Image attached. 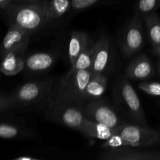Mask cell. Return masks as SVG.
Listing matches in <instances>:
<instances>
[{
	"label": "cell",
	"instance_id": "20",
	"mask_svg": "<svg viewBox=\"0 0 160 160\" xmlns=\"http://www.w3.org/2000/svg\"><path fill=\"white\" fill-rule=\"evenodd\" d=\"M135 0H72V11L81 12L92 7L111 6L120 7L124 6Z\"/></svg>",
	"mask_w": 160,
	"mask_h": 160
},
{
	"label": "cell",
	"instance_id": "16",
	"mask_svg": "<svg viewBox=\"0 0 160 160\" xmlns=\"http://www.w3.org/2000/svg\"><path fill=\"white\" fill-rule=\"evenodd\" d=\"M111 39L106 34H101L98 38V47L95 52L92 72L106 73L111 59Z\"/></svg>",
	"mask_w": 160,
	"mask_h": 160
},
{
	"label": "cell",
	"instance_id": "11",
	"mask_svg": "<svg viewBox=\"0 0 160 160\" xmlns=\"http://www.w3.org/2000/svg\"><path fill=\"white\" fill-rule=\"evenodd\" d=\"M71 11L72 0H47L45 22L42 31L57 28Z\"/></svg>",
	"mask_w": 160,
	"mask_h": 160
},
{
	"label": "cell",
	"instance_id": "19",
	"mask_svg": "<svg viewBox=\"0 0 160 160\" xmlns=\"http://www.w3.org/2000/svg\"><path fill=\"white\" fill-rule=\"evenodd\" d=\"M117 130L111 128L103 123L92 121L87 119L80 133L84 136L90 138H96L106 141L113 134H116Z\"/></svg>",
	"mask_w": 160,
	"mask_h": 160
},
{
	"label": "cell",
	"instance_id": "31",
	"mask_svg": "<svg viewBox=\"0 0 160 160\" xmlns=\"http://www.w3.org/2000/svg\"><path fill=\"white\" fill-rule=\"evenodd\" d=\"M157 70L158 73H159V74L160 75V60L157 62Z\"/></svg>",
	"mask_w": 160,
	"mask_h": 160
},
{
	"label": "cell",
	"instance_id": "6",
	"mask_svg": "<svg viewBox=\"0 0 160 160\" xmlns=\"http://www.w3.org/2000/svg\"><path fill=\"white\" fill-rule=\"evenodd\" d=\"M116 133L126 141L128 146L139 148L160 145V131L147 125L124 122Z\"/></svg>",
	"mask_w": 160,
	"mask_h": 160
},
{
	"label": "cell",
	"instance_id": "27",
	"mask_svg": "<svg viewBox=\"0 0 160 160\" xmlns=\"http://www.w3.org/2000/svg\"><path fill=\"white\" fill-rule=\"evenodd\" d=\"M13 0H0V9L2 12H4L9 9V6L12 4Z\"/></svg>",
	"mask_w": 160,
	"mask_h": 160
},
{
	"label": "cell",
	"instance_id": "29",
	"mask_svg": "<svg viewBox=\"0 0 160 160\" xmlns=\"http://www.w3.org/2000/svg\"><path fill=\"white\" fill-rule=\"evenodd\" d=\"M152 53L160 57V45H158V46L152 47Z\"/></svg>",
	"mask_w": 160,
	"mask_h": 160
},
{
	"label": "cell",
	"instance_id": "32",
	"mask_svg": "<svg viewBox=\"0 0 160 160\" xmlns=\"http://www.w3.org/2000/svg\"><path fill=\"white\" fill-rule=\"evenodd\" d=\"M159 131H160V129H159Z\"/></svg>",
	"mask_w": 160,
	"mask_h": 160
},
{
	"label": "cell",
	"instance_id": "13",
	"mask_svg": "<svg viewBox=\"0 0 160 160\" xmlns=\"http://www.w3.org/2000/svg\"><path fill=\"white\" fill-rule=\"evenodd\" d=\"M31 35L32 34L30 32L16 25H9V29L5 34L2 42L0 51L1 58L12 50L28 45Z\"/></svg>",
	"mask_w": 160,
	"mask_h": 160
},
{
	"label": "cell",
	"instance_id": "5",
	"mask_svg": "<svg viewBox=\"0 0 160 160\" xmlns=\"http://www.w3.org/2000/svg\"><path fill=\"white\" fill-rule=\"evenodd\" d=\"M92 70L70 68L56 84L53 95L67 101L84 106L86 102L85 89L92 77Z\"/></svg>",
	"mask_w": 160,
	"mask_h": 160
},
{
	"label": "cell",
	"instance_id": "2",
	"mask_svg": "<svg viewBox=\"0 0 160 160\" xmlns=\"http://www.w3.org/2000/svg\"><path fill=\"white\" fill-rule=\"evenodd\" d=\"M47 0L36 2H13L3 12L9 25H16L31 34L42 31L46 12Z\"/></svg>",
	"mask_w": 160,
	"mask_h": 160
},
{
	"label": "cell",
	"instance_id": "4",
	"mask_svg": "<svg viewBox=\"0 0 160 160\" xmlns=\"http://www.w3.org/2000/svg\"><path fill=\"white\" fill-rule=\"evenodd\" d=\"M82 107L53 95L44 112L49 121L80 132L87 120Z\"/></svg>",
	"mask_w": 160,
	"mask_h": 160
},
{
	"label": "cell",
	"instance_id": "30",
	"mask_svg": "<svg viewBox=\"0 0 160 160\" xmlns=\"http://www.w3.org/2000/svg\"><path fill=\"white\" fill-rule=\"evenodd\" d=\"M42 0H13L16 2H40Z\"/></svg>",
	"mask_w": 160,
	"mask_h": 160
},
{
	"label": "cell",
	"instance_id": "22",
	"mask_svg": "<svg viewBox=\"0 0 160 160\" xmlns=\"http://www.w3.org/2000/svg\"><path fill=\"white\" fill-rule=\"evenodd\" d=\"M152 46L160 45V16L156 12L142 16Z\"/></svg>",
	"mask_w": 160,
	"mask_h": 160
},
{
	"label": "cell",
	"instance_id": "1",
	"mask_svg": "<svg viewBox=\"0 0 160 160\" xmlns=\"http://www.w3.org/2000/svg\"><path fill=\"white\" fill-rule=\"evenodd\" d=\"M55 79L46 77L28 81L9 93V112H32L45 110L54 92Z\"/></svg>",
	"mask_w": 160,
	"mask_h": 160
},
{
	"label": "cell",
	"instance_id": "12",
	"mask_svg": "<svg viewBox=\"0 0 160 160\" xmlns=\"http://www.w3.org/2000/svg\"><path fill=\"white\" fill-rule=\"evenodd\" d=\"M156 74L154 65L146 54L135 56L125 70L124 76L131 81H146Z\"/></svg>",
	"mask_w": 160,
	"mask_h": 160
},
{
	"label": "cell",
	"instance_id": "15",
	"mask_svg": "<svg viewBox=\"0 0 160 160\" xmlns=\"http://www.w3.org/2000/svg\"><path fill=\"white\" fill-rule=\"evenodd\" d=\"M35 135V132L17 119H6L0 124V137L3 139H27Z\"/></svg>",
	"mask_w": 160,
	"mask_h": 160
},
{
	"label": "cell",
	"instance_id": "3",
	"mask_svg": "<svg viewBox=\"0 0 160 160\" xmlns=\"http://www.w3.org/2000/svg\"><path fill=\"white\" fill-rule=\"evenodd\" d=\"M113 106L122 117L132 123L147 125V119L137 92L126 77L120 78L112 91Z\"/></svg>",
	"mask_w": 160,
	"mask_h": 160
},
{
	"label": "cell",
	"instance_id": "23",
	"mask_svg": "<svg viewBox=\"0 0 160 160\" xmlns=\"http://www.w3.org/2000/svg\"><path fill=\"white\" fill-rule=\"evenodd\" d=\"M160 8V0H135L133 3L134 13L141 16L156 12Z\"/></svg>",
	"mask_w": 160,
	"mask_h": 160
},
{
	"label": "cell",
	"instance_id": "18",
	"mask_svg": "<svg viewBox=\"0 0 160 160\" xmlns=\"http://www.w3.org/2000/svg\"><path fill=\"white\" fill-rule=\"evenodd\" d=\"M90 39V36L85 31L78 30L72 31L68 45V58L70 67L74 64L78 56L87 46Z\"/></svg>",
	"mask_w": 160,
	"mask_h": 160
},
{
	"label": "cell",
	"instance_id": "8",
	"mask_svg": "<svg viewBox=\"0 0 160 160\" xmlns=\"http://www.w3.org/2000/svg\"><path fill=\"white\" fill-rule=\"evenodd\" d=\"M82 109L87 119L103 123L113 129L117 130L125 122L115 106L109 104L104 98L86 102Z\"/></svg>",
	"mask_w": 160,
	"mask_h": 160
},
{
	"label": "cell",
	"instance_id": "26",
	"mask_svg": "<svg viewBox=\"0 0 160 160\" xmlns=\"http://www.w3.org/2000/svg\"><path fill=\"white\" fill-rule=\"evenodd\" d=\"M9 108H10V102H9V93H5L2 92L0 95V111L1 113H6L9 112Z\"/></svg>",
	"mask_w": 160,
	"mask_h": 160
},
{
	"label": "cell",
	"instance_id": "14",
	"mask_svg": "<svg viewBox=\"0 0 160 160\" xmlns=\"http://www.w3.org/2000/svg\"><path fill=\"white\" fill-rule=\"evenodd\" d=\"M28 45L12 50L2 57L0 70L6 76H14L23 71Z\"/></svg>",
	"mask_w": 160,
	"mask_h": 160
},
{
	"label": "cell",
	"instance_id": "28",
	"mask_svg": "<svg viewBox=\"0 0 160 160\" xmlns=\"http://www.w3.org/2000/svg\"><path fill=\"white\" fill-rule=\"evenodd\" d=\"M14 160H39V159L32 157V156H20V157L16 158Z\"/></svg>",
	"mask_w": 160,
	"mask_h": 160
},
{
	"label": "cell",
	"instance_id": "24",
	"mask_svg": "<svg viewBox=\"0 0 160 160\" xmlns=\"http://www.w3.org/2000/svg\"><path fill=\"white\" fill-rule=\"evenodd\" d=\"M128 146L126 141L120 135L117 134L108 138L104 142V143L101 145V148L102 149H107V148H121V147Z\"/></svg>",
	"mask_w": 160,
	"mask_h": 160
},
{
	"label": "cell",
	"instance_id": "25",
	"mask_svg": "<svg viewBox=\"0 0 160 160\" xmlns=\"http://www.w3.org/2000/svg\"><path fill=\"white\" fill-rule=\"evenodd\" d=\"M140 90L152 96L160 97V82L147 81L142 82L138 84Z\"/></svg>",
	"mask_w": 160,
	"mask_h": 160
},
{
	"label": "cell",
	"instance_id": "34",
	"mask_svg": "<svg viewBox=\"0 0 160 160\" xmlns=\"http://www.w3.org/2000/svg\"></svg>",
	"mask_w": 160,
	"mask_h": 160
},
{
	"label": "cell",
	"instance_id": "10",
	"mask_svg": "<svg viewBox=\"0 0 160 160\" xmlns=\"http://www.w3.org/2000/svg\"><path fill=\"white\" fill-rule=\"evenodd\" d=\"M57 52H38L28 55L23 71L29 75H42L53 68L58 60Z\"/></svg>",
	"mask_w": 160,
	"mask_h": 160
},
{
	"label": "cell",
	"instance_id": "9",
	"mask_svg": "<svg viewBox=\"0 0 160 160\" xmlns=\"http://www.w3.org/2000/svg\"><path fill=\"white\" fill-rule=\"evenodd\" d=\"M138 147L125 146L107 148L98 155L101 160H160V152L138 149Z\"/></svg>",
	"mask_w": 160,
	"mask_h": 160
},
{
	"label": "cell",
	"instance_id": "33",
	"mask_svg": "<svg viewBox=\"0 0 160 160\" xmlns=\"http://www.w3.org/2000/svg\"><path fill=\"white\" fill-rule=\"evenodd\" d=\"M159 60H160V59H159Z\"/></svg>",
	"mask_w": 160,
	"mask_h": 160
},
{
	"label": "cell",
	"instance_id": "21",
	"mask_svg": "<svg viewBox=\"0 0 160 160\" xmlns=\"http://www.w3.org/2000/svg\"><path fill=\"white\" fill-rule=\"evenodd\" d=\"M98 47V39L91 38L88 44L82 52L80 54L76 62L70 68L76 70H92L95 59V52Z\"/></svg>",
	"mask_w": 160,
	"mask_h": 160
},
{
	"label": "cell",
	"instance_id": "7",
	"mask_svg": "<svg viewBox=\"0 0 160 160\" xmlns=\"http://www.w3.org/2000/svg\"><path fill=\"white\" fill-rule=\"evenodd\" d=\"M142 16L134 13L122 31L120 48L124 58L134 56L145 45V31Z\"/></svg>",
	"mask_w": 160,
	"mask_h": 160
},
{
	"label": "cell",
	"instance_id": "17",
	"mask_svg": "<svg viewBox=\"0 0 160 160\" xmlns=\"http://www.w3.org/2000/svg\"><path fill=\"white\" fill-rule=\"evenodd\" d=\"M108 87V78L106 73H92L85 89L86 102L102 98Z\"/></svg>",
	"mask_w": 160,
	"mask_h": 160
}]
</instances>
